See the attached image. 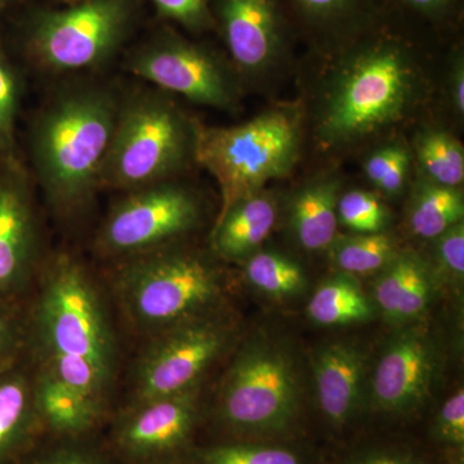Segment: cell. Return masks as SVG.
<instances>
[{
  "mask_svg": "<svg viewBox=\"0 0 464 464\" xmlns=\"http://www.w3.org/2000/svg\"><path fill=\"white\" fill-rule=\"evenodd\" d=\"M121 101L102 85L61 92L39 114L32 130L36 177L48 197L72 208L100 183Z\"/></svg>",
  "mask_w": 464,
  "mask_h": 464,
  "instance_id": "cell-1",
  "label": "cell"
},
{
  "mask_svg": "<svg viewBox=\"0 0 464 464\" xmlns=\"http://www.w3.org/2000/svg\"><path fill=\"white\" fill-rule=\"evenodd\" d=\"M298 148L299 121L293 110H271L237 127L195 130L194 157L221 190L219 217L271 179L285 177Z\"/></svg>",
  "mask_w": 464,
  "mask_h": 464,
  "instance_id": "cell-2",
  "label": "cell"
},
{
  "mask_svg": "<svg viewBox=\"0 0 464 464\" xmlns=\"http://www.w3.org/2000/svg\"><path fill=\"white\" fill-rule=\"evenodd\" d=\"M195 130L158 92L121 102L100 183L139 190L166 181L194 155Z\"/></svg>",
  "mask_w": 464,
  "mask_h": 464,
  "instance_id": "cell-3",
  "label": "cell"
},
{
  "mask_svg": "<svg viewBox=\"0 0 464 464\" xmlns=\"http://www.w3.org/2000/svg\"><path fill=\"white\" fill-rule=\"evenodd\" d=\"M299 409L298 373L288 351L267 338L250 341L222 383L221 422L241 436L273 439L293 430Z\"/></svg>",
  "mask_w": 464,
  "mask_h": 464,
  "instance_id": "cell-4",
  "label": "cell"
},
{
  "mask_svg": "<svg viewBox=\"0 0 464 464\" xmlns=\"http://www.w3.org/2000/svg\"><path fill=\"white\" fill-rule=\"evenodd\" d=\"M414 87L413 69L398 48L362 52L342 70L328 97L320 121L324 141H353L395 123L411 105Z\"/></svg>",
  "mask_w": 464,
  "mask_h": 464,
  "instance_id": "cell-5",
  "label": "cell"
},
{
  "mask_svg": "<svg viewBox=\"0 0 464 464\" xmlns=\"http://www.w3.org/2000/svg\"><path fill=\"white\" fill-rule=\"evenodd\" d=\"M134 12V0H82L63 11L38 12L24 27V48L52 72L99 66L127 38Z\"/></svg>",
  "mask_w": 464,
  "mask_h": 464,
  "instance_id": "cell-6",
  "label": "cell"
},
{
  "mask_svg": "<svg viewBox=\"0 0 464 464\" xmlns=\"http://www.w3.org/2000/svg\"><path fill=\"white\" fill-rule=\"evenodd\" d=\"M219 275L191 253H158L130 266L123 277V297L136 322L173 328L206 316L221 295Z\"/></svg>",
  "mask_w": 464,
  "mask_h": 464,
  "instance_id": "cell-7",
  "label": "cell"
},
{
  "mask_svg": "<svg viewBox=\"0 0 464 464\" xmlns=\"http://www.w3.org/2000/svg\"><path fill=\"white\" fill-rule=\"evenodd\" d=\"M38 329L51 359L85 360L109 374L111 343L102 308L84 271L75 262H58L38 308Z\"/></svg>",
  "mask_w": 464,
  "mask_h": 464,
  "instance_id": "cell-8",
  "label": "cell"
},
{
  "mask_svg": "<svg viewBox=\"0 0 464 464\" xmlns=\"http://www.w3.org/2000/svg\"><path fill=\"white\" fill-rule=\"evenodd\" d=\"M128 70L199 105L231 109L237 101L234 82L221 61L177 36H160L143 45L128 60Z\"/></svg>",
  "mask_w": 464,
  "mask_h": 464,
  "instance_id": "cell-9",
  "label": "cell"
},
{
  "mask_svg": "<svg viewBox=\"0 0 464 464\" xmlns=\"http://www.w3.org/2000/svg\"><path fill=\"white\" fill-rule=\"evenodd\" d=\"M228 341V326L207 315L168 329L140 368V402L190 392Z\"/></svg>",
  "mask_w": 464,
  "mask_h": 464,
  "instance_id": "cell-10",
  "label": "cell"
},
{
  "mask_svg": "<svg viewBox=\"0 0 464 464\" xmlns=\"http://www.w3.org/2000/svg\"><path fill=\"white\" fill-rule=\"evenodd\" d=\"M198 218L199 206L190 192L155 183L115 208L101 232V246L115 255L148 252L190 230Z\"/></svg>",
  "mask_w": 464,
  "mask_h": 464,
  "instance_id": "cell-11",
  "label": "cell"
},
{
  "mask_svg": "<svg viewBox=\"0 0 464 464\" xmlns=\"http://www.w3.org/2000/svg\"><path fill=\"white\" fill-rule=\"evenodd\" d=\"M197 418L192 391L140 402L118 424L115 451L125 464H172L190 444Z\"/></svg>",
  "mask_w": 464,
  "mask_h": 464,
  "instance_id": "cell-12",
  "label": "cell"
},
{
  "mask_svg": "<svg viewBox=\"0 0 464 464\" xmlns=\"http://www.w3.org/2000/svg\"><path fill=\"white\" fill-rule=\"evenodd\" d=\"M438 357L429 335L418 329L390 341L375 366L372 402L386 414L413 413L431 392Z\"/></svg>",
  "mask_w": 464,
  "mask_h": 464,
  "instance_id": "cell-13",
  "label": "cell"
},
{
  "mask_svg": "<svg viewBox=\"0 0 464 464\" xmlns=\"http://www.w3.org/2000/svg\"><path fill=\"white\" fill-rule=\"evenodd\" d=\"M30 192L16 157L0 158V299L17 304L34 259Z\"/></svg>",
  "mask_w": 464,
  "mask_h": 464,
  "instance_id": "cell-14",
  "label": "cell"
},
{
  "mask_svg": "<svg viewBox=\"0 0 464 464\" xmlns=\"http://www.w3.org/2000/svg\"><path fill=\"white\" fill-rule=\"evenodd\" d=\"M217 12L226 44L240 69L256 72L273 63L280 48L274 0H218Z\"/></svg>",
  "mask_w": 464,
  "mask_h": 464,
  "instance_id": "cell-15",
  "label": "cell"
},
{
  "mask_svg": "<svg viewBox=\"0 0 464 464\" xmlns=\"http://www.w3.org/2000/svg\"><path fill=\"white\" fill-rule=\"evenodd\" d=\"M317 404L334 429H343L362 405L365 353L351 342H335L317 353L315 366Z\"/></svg>",
  "mask_w": 464,
  "mask_h": 464,
  "instance_id": "cell-16",
  "label": "cell"
},
{
  "mask_svg": "<svg viewBox=\"0 0 464 464\" xmlns=\"http://www.w3.org/2000/svg\"><path fill=\"white\" fill-rule=\"evenodd\" d=\"M374 301L389 322L401 324L420 319L429 310L433 282L420 258L396 255L382 268L373 285Z\"/></svg>",
  "mask_w": 464,
  "mask_h": 464,
  "instance_id": "cell-17",
  "label": "cell"
},
{
  "mask_svg": "<svg viewBox=\"0 0 464 464\" xmlns=\"http://www.w3.org/2000/svg\"><path fill=\"white\" fill-rule=\"evenodd\" d=\"M38 423L32 387L16 362L0 373V464H16L35 444Z\"/></svg>",
  "mask_w": 464,
  "mask_h": 464,
  "instance_id": "cell-18",
  "label": "cell"
},
{
  "mask_svg": "<svg viewBox=\"0 0 464 464\" xmlns=\"http://www.w3.org/2000/svg\"><path fill=\"white\" fill-rule=\"evenodd\" d=\"M39 423L63 439H81L99 422L101 404L53 374L39 382L34 395Z\"/></svg>",
  "mask_w": 464,
  "mask_h": 464,
  "instance_id": "cell-19",
  "label": "cell"
},
{
  "mask_svg": "<svg viewBox=\"0 0 464 464\" xmlns=\"http://www.w3.org/2000/svg\"><path fill=\"white\" fill-rule=\"evenodd\" d=\"M276 222V206L270 198L256 194L218 217L215 246L228 259L250 257L261 246Z\"/></svg>",
  "mask_w": 464,
  "mask_h": 464,
  "instance_id": "cell-20",
  "label": "cell"
},
{
  "mask_svg": "<svg viewBox=\"0 0 464 464\" xmlns=\"http://www.w3.org/2000/svg\"><path fill=\"white\" fill-rule=\"evenodd\" d=\"M338 185L333 179L313 183L295 195L290 224L295 237L307 250L331 248L337 235Z\"/></svg>",
  "mask_w": 464,
  "mask_h": 464,
  "instance_id": "cell-21",
  "label": "cell"
},
{
  "mask_svg": "<svg viewBox=\"0 0 464 464\" xmlns=\"http://www.w3.org/2000/svg\"><path fill=\"white\" fill-rule=\"evenodd\" d=\"M373 310L356 277L343 273L324 282L307 306L313 322L328 326L368 322Z\"/></svg>",
  "mask_w": 464,
  "mask_h": 464,
  "instance_id": "cell-22",
  "label": "cell"
},
{
  "mask_svg": "<svg viewBox=\"0 0 464 464\" xmlns=\"http://www.w3.org/2000/svg\"><path fill=\"white\" fill-rule=\"evenodd\" d=\"M464 201L456 188L427 183L414 195L411 203V227L424 239H435L451 226L462 222Z\"/></svg>",
  "mask_w": 464,
  "mask_h": 464,
  "instance_id": "cell-23",
  "label": "cell"
},
{
  "mask_svg": "<svg viewBox=\"0 0 464 464\" xmlns=\"http://www.w3.org/2000/svg\"><path fill=\"white\" fill-rule=\"evenodd\" d=\"M331 248L341 273L351 276L380 273L398 255L392 240L381 232L334 241Z\"/></svg>",
  "mask_w": 464,
  "mask_h": 464,
  "instance_id": "cell-24",
  "label": "cell"
},
{
  "mask_svg": "<svg viewBox=\"0 0 464 464\" xmlns=\"http://www.w3.org/2000/svg\"><path fill=\"white\" fill-rule=\"evenodd\" d=\"M246 275L256 289L271 297H292L306 285L301 266L273 252L253 253L246 262Z\"/></svg>",
  "mask_w": 464,
  "mask_h": 464,
  "instance_id": "cell-25",
  "label": "cell"
},
{
  "mask_svg": "<svg viewBox=\"0 0 464 464\" xmlns=\"http://www.w3.org/2000/svg\"><path fill=\"white\" fill-rule=\"evenodd\" d=\"M418 159L433 183L458 188L464 179L463 146L454 137L439 130L424 133L418 142Z\"/></svg>",
  "mask_w": 464,
  "mask_h": 464,
  "instance_id": "cell-26",
  "label": "cell"
},
{
  "mask_svg": "<svg viewBox=\"0 0 464 464\" xmlns=\"http://www.w3.org/2000/svg\"><path fill=\"white\" fill-rule=\"evenodd\" d=\"M197 464H306L297 451L283 445L241 441L199 450Z\"/></svg>",
  "mask_w": 464,
  "mask_h": 464,
  "instance_id": "cell-27",
  "label": "cell"
},
{
  "mask_svg": "<svg viewBox=\"0 0 464 464\" xmlns=\"http://www.w3.org/2000/svg\"><path fill=\"white\" fill-rule=\"evenodd\" d=\"M20 100V78L0 38V158L14 157V130Z\"/></svg>",
  "mask_w": 464,
  "mask_h": 464,
  "instance_id": "cell-28",
  "label": "cell"
},
{
  "mask_svg": "<svg viewBox=\"0 0 464 464\" xmlns=\"http://www.w3.org/2000/svg\"><path fill=\"white\" fill-rule=\"evenodd\" d=\"M338 221L359 234L381 232L386 222V210L374 195L366 191H350L338 199Z\"/></svg>",
  "mask_w": 464,
  "mask_h": 464,
  "instance_id": "cell-29",
  "label": "cell"
},
{
  "mask_svg": "<svg viewBox=\"0 0 464 464\" xmlns=\"http://www.w3.org/2000/svg\"><path fill=\"white\" fill-rule=\"evenodd\" d=\"M409 154L400 146H389L375 151L366 160L365 173L368 179L386 194H396L404 186Z\"/></svg>",
  "mask_w": 464,
  "mask_h": 464,
  "instance_id": "cell-30",
  "label": "cell"
},
{
  "mask_svg": "<svg viewBox=\"0 0 464 464\" xmlns=\"http://www.w3.org/2000/svg\"><path fill=\"white\" fill-rule=\"evenodd\" d=\"M433 436L440 444L463 453L464 448V392L458 390L440 409Z\"/></svg>",
  "mask_w": 464,
  "mask_h": 464,
  "instance_id": "cell-31",
  "label": "cell"
},
{
  "mask_svg": "<svg viewBox=\"0 0 464 464\" xmlns=\"http://www.w3.org/2000/svg\"><path fill=\"white\" fill-rule=\"evenodd\" d=\"M24 344V325L17 304L0 299V373L18 362Z\"/></svg>",
  "mask_w": 464,
  "mask_h": 464,
  "instance_id": "cell-32",
  "label": "cell"
},
{
  "mask_svg": "<svg viewBox=\"0 0 464 464\" xmlns=\"http://www.w3.org/2000/svg\"><path fill=\"white\" fill-rule=\"evenodd\" d=\"M436 259L445 274L462 282L464 275V227L463 222L451 226L435 237Z\"/></svg>",
  "mask_w": 464,
  "mask_h": 464,
  "instance_id": "cell-33",
  "label": "cell"
},
{
  "mask_svg": "<svg viewBox=\"0 0 464 464\" xmlns=\"http://www.w3.org/2000/svg\"><path fill=\"white\" fill-rule=\"evenodd\" d=\"M34 445V444H33ZM16 464H111L97 451L82 445L69 444L48 451H34L33 447Z\"/></svg>",
  "mask_w": 464,
  "mask_h": 464,
  "instance_id": "cell-34",
  "label": "cell"
},
{
  "mask_svg": "<svg viewBox=\"0 0 464 464\" xmlns=\"http://www.w3.org/2000/svg\"><path fill=\"white\" fill-rule=\"evenodd\" d=\"M163 16L172 18L190 29H200L207 24L204 0H152Z\"/></svg>",
  "mask_w": 464,
  "mask_h": 464,
  "instance_id": "cell-35",
  "label": "cell"
},
{
  "mask_svg": "<svg viewBox=\"0 0 464 464\" xmlns=\"http://www.w3.org/2000/svg\"><path fill=\"white\" fill-rule=\"evenodd\" d=\"M343 464H427L422 458L408 450L399 449H382V450L366 451L351 458Z\"/></svg>",
  "mask_w": 464,
  "mask_h": 464,
  "instance_id": "cell-36",
  "label": "cell"
},
{
  "mask_svg": "<svg viewBox=\"0 0 464 464\" xmlns=\"http://www.w3.org/2000/svg\"><path fill=\"white\" fill-rule=\"evenodd\" d=\"M353 0H297L306 14L314 17L329 18L343 14Z\"/></svg>",
  "mask_w": 464,
  "mask_h": 464,
  "instance_id": "cell-37",
  "label": "cell"
},
{
  "mask_svg": "<svg viewBox=\"0 0 464 464\" xmlns=\"http://www.w3.org/2000/svg\"><path fill=\"white\" fill-rule=\"evenodd\" d=\"M453 100L458 114L464 112V72L462 63L457 66L453 75Z\"/></svg>",
  "mask_w": 464,
  "mask_h": 464,
  "instance_id": "cell-38",
  "label": "cell"
},
{
  "mask_svg": "<svg viewBox=\"0 0 464 464\" xmlns=\"http://www.w3.org/2000/svg\"><path fill=\"white\" fill-rule=\"evenodd\" d=\"M411 7L424 14H440L450 5L451 0H405Z\"/></svg>",
  "mask_w": 464,
  "mask_h": 464,
  "instance_id": "cell-39",
  "label": "cell"
},
{
  "mask_svg": "<svg viewBox=\"0 0 464 464\" xmlns=\"http://www.w3.org/2000/svg\"><path fill=\"white\" fill-rule=\"evenodd\" d=\"M17 2L18 0H0V14H3V12L7 11V9L14 7Z\"/></svg>",
  "mask_w": 464,
  "mask_h": 464,
  "instance_id": "cell-40",
  "label": "cell"
},
{
  "mask_svg": "<svg viewBox=\"0 0 464 464\" xmlns=\"http://www.w3.org/2000/svg\"><path fill=\"white\" fill-rule=\"evenodd\" d=\"M63 2L69 3V5H75V3L82 2V0H63Z\"/></svg>",
  "mask_w": 464,
  "mask_h": 464,
  "instance_id": "cell-41",
  "label": "cell"
}]
</instances>
